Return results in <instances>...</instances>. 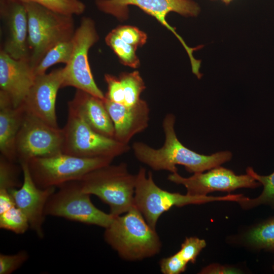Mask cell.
<instances>
[{
  "label": "cell",
  "mask_w": 274,
  "mask_h": 274,
  "mask_svg": "<svg viewBox=\"0 0 274 274\" xmlns=\"http://www.w3.org/2000/svg\"><path fill=\"white\" fill-rule=\"evenodd\" d=\"M175 116L168 113L164 117L162 127L164 142L159 149L141 142H135L132 150L136 158L155 171L178 172L177 165H183L190 173L204 172L230 161L232 153L221 151L211 155L196 153L186 147L178 140L175 130Z\"/></svg>",
  "instance_id": "1"
},
{
  "label": "cell",
  "mask_w": 274,
  "mask_h": 274,
  "mask_svg": "<svg viewBox=\"0 0 274 274\" xmlns=\"http://www.w3.org/2000/svg\"><path fill=\"white\" fill-rule=\"evenodd\" d=\"M105 229V242L124 260H142L161 251L162 243L156 229L134 205L125 213L114 217Z\"/></svg>",
  "instance_id": "2"
},
{
  "label": "cell",
  "mask_w": 274,
  "mask_h": 274,
  "mask_svg": "<svg viewBox=\"0 0 274 274\" xmlns=\"http://www.w3.org/2000/svg\"><path fill=\"white\" fill-rule=\"evenodd\" d=\"M243 194H229L223 196H191L170 192L163 190L155 183L152 173H146L145 168H140L136 175L134 205L142 213L147 223L156 229L160 217L173 207L199 204L212 201L237 202Z\"/></svg>",
  "instance_id": "3"
},
{
  "label": "cell",
  "mask_w": 274,
  "mask_h": 274,
  "mask_svg": "<svg viewBox=\"0 0 274 274\" xmlns=\"http://www.w3.org/2000/svg\"><path fill=\"white\" fill-rule=\"evenodd\" d=\"M82 190L98 197L109 206L114 217L123 214L134 206L136 175L121 162L98 168L79 181Z\"/></svg>",
  "instance_id": "4"
},
{
  "label": "cell",
  "mask_w": 274,
  "mask_h": 274,
  "mask_svg": "<svg viewBox=\"0 0 274 274\" xmlns=\"http://www.w3.org/2000/svg\"><path fill=\"white\" fill-rule=\"evenodd\" d=\"M23 3L28 18L29 59L35 68L54 46L72 39L76 29L73 16L55 12L35 3Z\"/></svg>",
  "instance_id": "5"
},
{
  "label": "cell",
  "mask_w": 274,
  "mask_h": 274,
  "mask_svg": "<svg viewBox=\"0 0 274 274\" xmlns=\"http://www.w3.org/2000/svg\"><path fill=\"white\" fill-rule=\"evenodd\" d=\"M97 9L101 12L116 17L119 20L128 18V7L135 6L146 13L156 18L161 24L171 31L179 40L189 57L192 71L199 72L200 60L196 59L193 55L194 51L203 47L200 45L194 48L187 46L166 20V16L170 12H175L186 17L197 16L200 12L198 4L193 0H95Z\"/></svg>",
  "instance_id": "6"
},
{
  "label": "cell",
  "mask_w": 274,
  "mask_h": 274,
  "mask_svg": "<svg viewBox=\"0 0 274 274\" xmlns=\"http://www.w3.org/2000/svg\"><path fill=\"white\" fill-rule=\"evenodd\" d=\"M113 160L110 157H83L61 152L34 158L27 164L36 184L46 188L79 181L93 170L112 163Z\"/></svg>",
  "instance_id": "7"
},
{
  "label": "cell",
  "mask_w": 274,
  "mask_h": 274,
  "mask_svg": "<svg viewBox=\"0 0 274 274\" xmlns=\"http://www.w3.org/2000/svg\"><path fill=\"white\" fill-rule=\"evenodd\" d=\"M63 130L62 152L83 157L115 158L129 151V145L101 134L93 129L72 109L68 108Z\"/></svg>",
  "instance_id": "8"
},
{
  "label": "cell",
  "mask_w": 274,
  "mask_h": 274,
  "mask_svg": "<svg viewBox=\"0 0 274 274\" xmlns=\"http://www.w3.org/2000/svg\"><path fill=\"white\" fill-rule=\"evenodd\" d=\"M51 195L46 208V216L58 217L104 228L112 222L114 216L97 208L90 194L84 192L79 181L64 183Z\"/></svg>",
  "instance_id": "9"
},
{
  "label": "cell",
  "mask_w": 274,
  "mask_h": 274,
  "mask_svg": "<svg viewBox=\"0 0 274 274\" xmlns=\"http://www.w3.org/2000/svg\"><path fill=\"white\" fill-rule=\"evenodd\" d=\"M98 39L93 20L83 17L72 38L73 50L70 60L62 68V88L71 86L100 99L105 98L94 81L88 61L89 50Z\"/></svg>",
  "instance_id": "10"
},
{
  "label": "cell",
  "mask_w": 274,
  "mask_h": 274,
  "mask_svg": "<svg viewBox=\"0 0 274 274\" xmlns=\"http://www.w3.org/2000/svg\"><path fill=\"white\" fill-rule=\"evenodd\" d=\"M63 130L49 125L25 111L15 143L16 160L28 163L62 152Z\"/></svg>",
  "instance_id": "11"
},
{
  "label": "cell",
  "mask_w": 274,
  "mask_h": 274,
  "mask_svg": "<svg viewBox=\"0 0 274 274\" xmlns=\"http://www.w3.org/2000/svg\"><path fill=\"white\" fill-rule=\"evenodd\" d=\"M167 179L183 185L186 194L191 196H207L215 191L230 192L239 188H255L261 185L248 174L236 175L232 170L220 166L204 173H194L188 178L182 177L178 172L171 173Z\"/></svg>",
  "instance_id": "12"
},
{
  "label": "cell",
  "mask_w": 274,
  "mask_h": 274,
  "mask_svg": "<svg viewBox=\"0 0 274 274\" xmlns=\"http://www.w3.org/2000/svg\"><path fill=\"white\" fill-rule=\"evenodd\" d=\"M20 164L23 174L22 183L18 189H13L10 192L15 205L26 216L30 228L42 239L44 236L43 225L46 216L45 208L56 188L39 187L32 178L27 163Z\"/></svg>",
  "instance_id": "13"
},
{
  "label": "cell",
  "mask_w": 274,
  "mask_h": 274,
  "mask_svg": "<svg viewBox=\"0 0 274 274\" xmlns=\"http://www.w3.org/2000/svg\"><path fill=\"white\" fill-rule=\"evenodd\" d=\"M63 82L62 68L37 75L22 105L28 113L49 125L58 127L56 115V100Z\"/></svg>",
  "instance_id": "14"
},
{
  "label": "cell",
  "mask_w": 274,
  "mask_h": 274,
  "mask_svg": "<svg viewBox=\"0 0 274 274\" xmlns=\"http://www.w3.org/2000/svg\"><path fill=\"white\" fill-rule=\"evenodd\" d=\"M36 75L29 59H14L0 51V91L10 99L14 107L22 105Z\"/></svg>",
  "instance_id": "15"
},
{
  "label": "cell",
  "mask_w": 274,
  "mask_h": 274,
  "mask_svg": "<svg viewBox=\"0 0 274 274\" xmlns=\"http://www.w3.org/2000/svg\"><path fill=\"white\" fill-rule=\"evenodd\" d=\"M1 15L6 26L2 50L14 59H29L28 18L24 4L19 0H1Z\"/></svg>",
  "instance_id": "16"
},
{
  "label": "cell",
  "mask_w": 274,
  "mask_h": 274,
  "mask_svg": "<svg viewBox=\"0 0 274 274\" xmlns=\"http://www.w3.org/2000/svg\"><path fill=\"white\" fill-rule=\"evenodd\" d=\"M103 100L114 124V138L118 142L129 145L135 134L148 127L150 109L145 100L141 99L130 106L114 102L106 97Z\"/></svg>",
  "instance_id": "17"
},
{
  "label": "cell",
  "mask_w": 274,
  "mask_h": 274,
  "mask_svg": "<svg viewBox=\"0 0 274 274\" xmlns=\"http://www.w3.org/2000/svg\"><path fill=\"white\" fill-rule=\"evenodd\" d=\"M103 100L77 89L73 98L68 102V108L78 114L96 132L114 138V124Z\"/></svg>",
  "instance_id": "18"
},
{
  "label": "cell",
  "mask_w": 274,
  "mask_h": 274,
  "mask_svg": "<svg viewBox=\"0 0 274 274\" xmlns=\"http://www.w3.org/2000/svg\"><path fill=\"white\" fill-rule=\"evenodd\" d=\"M25 110L22 104L14 107L5 93L0 92L1 156L15 162V143L23 120Z\"/></svg>",
  "instance_id": "19"
},
{
  "label": "cell",
  "mask_w": 274,
  "mask_h": 274,
  "mask_svg": "<svg viewBox=\"0 0 274 274\" xmlns=\"http://www.w3.org/2000/svg\"><path fill=\"white\" fill-rule=\"evenodd\" d=\"M240 238L243 245L250 249L274 252V216L252 225Z\"/></svg>",
  "instance_id": "20"
},
{
  "label": "cell",
  "mask_w": 274,
  "mask_h": 274,
  "mask_svg": "<svg viewBox=\"0 0 274 274\" xmlns=\"http://www.w3.org/2000/svg\"><path fill=\"white\" fill-rule=\"evenodd\" d=\"M246 173L263 185V189L258 197H244L237 202L244 210H250L261 205L268 206L274 209V172L268 176H261L252 167H248Z\"/></svg>",
  "instance_id": "21"
},
{
  "label": "cell",
  "mask_w": 274,
  "mask_h": 274,
  "mask_svg": "<svg viewBox=\"0 0 274 274\" xmlns=\"http://www.w3.org/2000/svg\"><path fill=\"white\" fill-rule=\"evenodd\" d=\"M73 50L72 39L59 42L51 48L35 68L37 75L46 73L51 66L57 63L66 64L70 61Z\"/></svg>",
  "instance_id": "22"
},
{
  "label": "cell",
  "mask_w": 274,
  "mask_h": 274,
  "mask_svg": "<svg viewBox=\"0 0 274 274\" xmlns=\"http://www.w3.org/2000/svg\"><path fill=\"white\" fill-rule=\"evenodd\" d=\"M105 42L119 58L121 63L132 68L140 65L136 54L137 48L123 41L113 30L106 37Z\"/></svg>",
  "instance_id": "23"
},
{
  "label": "cell",
  "mask_w": 274,
  "mask_h": 274,
  "mask_svg": "<svg viewBox=\"0 0 274 274\" xmlns=\"http://www.w3.org/2000/svg\"><path fill=\"white\" fill-rule=\"evenodd\" d=\"M124 93V105L132 106L141 100L140 95L146 89L144 80L138 71L123 72L119 76Z\"/></svg>",
  "instance_id": "24"
},
{
  "label": "cell",
  "mask_w": 274,
  "mask_h": 274,
  "mask_svg": "<svg viewBox=\"0 0 274 274\" xmlns=\"http://www.w3.org/2000/svg\"><path fill=\"white\" fill-rule=\"evenodd\" d=\"M0 228L16 234L24 233L30 228L28 219L16 206L0 214Z\"/></svg>",
  "instance_id": "25"
},
{
  "label": "cell",
  "mask_w": 274,
  "mask_h": 274,
  "mask_svg": "<svg viewBox=\"0 0 274 274\" xmlns=\"http://www.w3.org/2000/svg\"><path fill=\"white\" fill-rule=\"evenodd\" d=\"M23 3L32 2L55 12L66 15H79L85 10V5L80 0H19Z\"/></svg>",
  "instance_id": "26"
},
{
  "label": "cell",
  "mask_w": 274,
  "mask_h": 274,
  "mask_svg": "<svg viewBox=\"0 0 274 274\" xmlns=\"http://www.w3.org/2000/svg\"><path fill=\"white\" fill-rule=\"evenodd\" d=\"M207 246L205 240L196 236L186 237L179 251L174 255L181 261L187 265L195 263L196 258Z\"/></svg>",
  "instance_id": "27"
},
{
  "label": "cell",
  "mask_w": 274,
  "mask_h": 274,
  "mask_svg": "<svg viewBox=\"0 0 274 274\" xmlns=\"http://www.w3.org/2000/svg\"><path fill=\"white\" fill-rule=\"evenodd\" d=\"M14 163L1 156L0 190L10 191L21 186L22 184L18 180V169Z\"/></svg>",
  "instance_id": "28"
},
{
  "label": "cell",
  "mask_w": 274,
  "mask_h": 274,
  "mask_svg": "<svg viewBox=\"0 0 274 274\" xmlns=\"http://www.w3.org/2000/svg\"><path fill=\"white\" fill-rule=\"evenodd\" d=\"M113 30L125 42L138 48L147 40V34L138 27L130 25H120Z\"/></svg>",
  "instance_id": "29"
},
{
  "label": "cell",
  "mask_w": 274,
  "mask_h": 274,
  "mask_svg": "<svg viewBox=\"0 0 274 274\" xmlns=\"http://www.w3.org/2000/svg\"><path fill=\"white\" fill-rule=\"evenodd\" d=\"M24 250L14 254H0V274H11L20 268L28 259Z\"/></svg>",
  "instance_id": "30"
},
{
  "label": "cell",
  "mask_w": 274,
  "mask_h": 274,
  "mask_svg": "<svg viewBox=\"0 0 274 274\" xmlns=\"http://www.w3.org/2000/svg\"><path fill=\"white\" fill-rule=\"evenodd\" d=\"M104 78L108 86L105 97L114 102L124 105V89L119 77L107 74Z\"/></svg>",
  "instance_id": "31"
},
{
  "label": "cell",
  "mask_w": 274,
  "mask_h": 274,
  "mask_svg": "<svg viewBox=\"0 0 274 274\" xmlns=\"http://www.w3.org/2000/svg\"><path fill=\"white\" fill-rule=\"evenodd\" d=\"M242 273V270L237 267L217 263L209 264L202 268L199 272L200 274H236Z\"/></svg>",
  "instance_id": "32"
},
{
  "label": "cell",
  "mask_w": 274,
  "mask_h": 274,
  "mask_svg": "<svg viewBox=\"0 0 274 274\" xmlns=\"http://www.w3.org/2000/svg\"><path fill=\"white\" fill-rule=\"evenodd\" d=\"M15 206L10 191L0 190V214Z\"/></svg>",
  "instance_id": "33"
},
{
  "label": "cell",
  "mask_w": 274,
  "mask_h": 274,
  "mask_svg": "<svg viewBox=\"0 0 274 274\" xmlns=\"http://www.w3.org/2000/svg\"><path fill=\"white\" fill-rule=\"evenodd\" d=\"M222 2L226 5L229 4L233 0H220Z\"/></svg>",
  "instance_id": "34"
},
{
  "label": "cell",
  "mask_w": 274,
  "mask_h": 274,
  "mask_svg": "<svg viewBox=\"0 0 274 274\" xmlns=\"http://www.w3.org/2000/svg\"><path fill=\"white\" fill-rule=\"evenodd\" d=\"M272 270L274 271V261H273V265H272Z\"/></svg>",
  "instance_id": "35"
},
{
  "label": "cell",
  "mask_w": 274,
  "mask_h": 274,
  "mask_svg": "<svg viewBox=\"0 0 274 274\" xmlns=\"http://www.w3.org/2000/svg\"><path fill=\"white\" fill-rule=\"evenodd\" d=\"M212 1H215V0H212Z\"/></svg>",
  "instance_id": "36"
}]
</instances>
